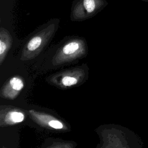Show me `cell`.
Listing matches in <instances>:
<instances>
[{"instance_id":"cell-1","label":"cell","mask_w":148,"mask_h":148,"mask_svg":"<svg viewBox=\"0 0 148 148\" xmlns=\"http://www.w3.org/2000/svg\"><path fill=\"white\" fill-rule=\"evenodd\" d=\"M108 5L106 0H73L71 6L72 20L80 21L91 17Z\"/></svg>"},{"instance_id":"cell-9","label":"cell","mask_w":148,"mask_h":148,"mask_svg":"<svg viewBox=\"0 0 148 148\" xmlns=\"http://www.w3.org/2000/svg\"><path fill=\"white\" fill-rule=\"evenodd\" d=\"M140 1H143L145 2H148V0H140Z\"/></svg>"},{"instance_id":"cell-4","label":"cell","mask_w":148,"mask_h":148,"mask_svg":"<svg viewBox=\"0 0 148 148\" xmlns=\"http://www.w3.org/2000/svg\"><path fill=\"white\" fill-rule=\"evenodd\" d=\"M42 39L39 36H36L34 37L29 40V43H28L27 49L29 51H34L37 49L41 45L42 41Z\"/></svg>"},{"instance_id":"cell-7","label":"cell","mask_w":148,"mask_h":148,"mask_svg":"<svg viewBox=\"0 0 148 148\" xmlns=\"http://www.w3.org/2000/svg\"><path fill=\"white\" fill-rule=\"evenodd\" d=\"M49 125L54 129H62L63 128L62 123L58 120H51L49 121Z\"/></svg>"},{"instance_id":"cell-3","label":"cell","mask_w":148,"mask_h":148,"mask_svg":"<svg viewBox=\"0 0 148 148\" xmlns=\"http://www.w3.org/2000/svg\"><path fill=\"white\" fill-rule=\"evenodd\" d=\"M6 119L12 123H20L24 120V115L21 112H12L7 115Z\"/></svg>"},{"instance_id":"cell-8","label":"cell","mask_w":148,"mask_h":148,"mask_svg":"<svg viewBox=\"0 0 148 148\" xmlns=\"http://www.w3.org/2000/svg\"><path fill=\"white\" fill-rule=\"evenodd\" d=\"M0 54L1 56H2L3 53H5L6 49V44L1 40L0 42Z\"/></svg>"},{"instance_id":"cell-2","label":"cell","mask_w":148,"mask_h":148,"mask_svg":"<svg viewBox=\"0 0 148 148\" xmlns=\"http://www.w3.org/2000/svg\"><path fill=\"white\" fill-rule=\"evenodd\" d=\"M80 45L77 42H71L66 44L62 48V53L65 55H72L79 49Z\"/></svg>"},{"instance_id":"cell-5","label":"cell","mask_w":148,"mask_h":148,"mask_svg":"<svg viewBox=\"0 0 148 148\" xmlns=\"http://www.w3.org/2000/svg\"><path fill=\"white\" fill-rule=\"evenodd\" d=\"M10 86L15 91H19L24 87V83L23 80L18 77H13L10 80Z\"/></svg>"},{"instance_id":"cell-6","label":"cell","mask_w":148,"mask_h":148,"mask_svg":"<svg viewBox=\"0 0 148 148\" xmlns=\"http://www.w3.org/2000/svg\"><path fill=\"white\" fill-rule=\"evenodd\" d=\"M77 82L75 77L71 76H65L62 79V83L64 86L69 87L76 84Z\"/></svg>"}]
</instances>
